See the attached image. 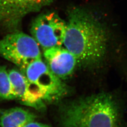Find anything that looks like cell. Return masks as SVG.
<instances>
[{
	"instance_id": "cell-10",
	"label": "cell",
	"mask_w": 127,
	"mask_h": 127,
	"mask_svg": "<svg viewBox=\"0 0 127 127\" xmlns=\"http://www.w3.org/2000/svg\"><path fill=\"white\" fill-rule=\"evenodd\" d=\"M0 98L3 100L16 99L8 71L4 66H0Z\"/></svg>"
},
{
	"instance_id": "cell-11",
	"label": "cell",
	"mask_w": 127,
	"mask_h": 127,
	"mask_svg": "<svg viewBox=\"0 0 127 127\" xmlns=\"http://www.w3.org/2000/svg\"><path fill=\"white\" fill-rule=\"evenodd\" d=\"M23 127H52L50 125L44 124L42 123L36 122L35 121L32 122L31 123H29L28 124L25 125Z\"/></svg>"
},
{
	"instance_id": "cell-2",
	"label": "cell",
	"mask_w": 127,
	"mask_h": 127,
	"mask_svg": "<svg viewBox=\"0 0 127 127\" xmlns=\"http://www.w3.org/2000/svg\"><path fill=\"white\" fill-rule=\"evenodd\" d=\"M123 118L120 101L106 92L73 100L60 112L63 127H125Z\"/></svg>"
},
{
	"instance_id": "cell-9",
	"label": "cell",
	"mask_w": 127,
	"mask_h": 127,
	"mask_svg": "<svg viewBox=\"0 0 127 127\" xmlns=\"http://www.w3.org/2000/svg\"><path fill=\"white\" fill-rule=\"evenodd\" d=\"M36 118L35 114L21 107L0 110V126L23 127Z\"/></svg>"
},
{
	"instance_id": "cell-3",
	"label": "cell",
	"mask_w": 127,
	"mask_h": 127,
	"mask_svg": "<svg viewBox=\"0 0 127 127\" xmlns=\"http://www.w3.org/2000/svg\"><path fill=\"white\" fill-rule=\"evenodd\" d=\"M21 72L26 77L31 94L43 106L44 102L58 99L66 93L65 85L41 59Z\"/></svg>"
},
{
	"instance_id": "cell-5",
	"label": "cell",
	"mask_w": 127,
	"mask_h": 127,
	"mask_svg": "<svg viewBox=\"0 0 127 127\" xmlns=\"http://www.w3.org/2000/svg\"><path fill=\"white\" fill-rule=\"evenodd\" d=\"M66 30V22L55 12L39 14L32 21V37L40 47L45 50L62 46Z\"/></svg>"
},
{
	"instance_id": "cell-7",
	"label": "cell",
	"mask_w": 127,
	"mask_h": 127,
	"mask_svg": "<svg viewBox=\"0 0 127 127\" xmlns=\"http://www.w3.org/2000/svg\"><path fill=\"white\" fill-rule=\"evenodd\" d=\"M43 56L51 72L59 79L65 78L72 74L77 65L74 55L62 46L44 50Z\"/></svg>"
},
{
	"instance_id": "cell-6",
	"label": "cell",
	"mask_w": 127,
	"mask_h": 127,
	"mask_svg": "<svg viewBox=\"0 0 127 127\" xmlns=\"http://www.w3.org/2000/svg\"><path fill=\"white\" fill-rule=\"evenodd\" d=\"M55 0H0V29L18 31L24 18L52 3Z\"/></svg>"
},
{
	"instance_id": "cell-8",
	"label": "cell",
	"mask_w": 127,
	"mask_h": 127,
	"mask_svg": "<svg viewBox=\"0 0 127 127\" xmlns=\"http://www.w3.org/2000/svg\"><path fill=\"white\" fill-rule=\"evenodd\" d=\"M8 73L16 99L21 101L23 104L35 108L43 106L31 94L27 80L23 73L15 69L9 70Z\"/></svg>"
},
{
	"instance_id": "cell-4",
	"label": "cell",
	"mask_w": 127,
	"mask_h": 127,
	"mask_svg": "<svg viewBox=\"0 0 127 127\" xmlns=\"http://www.w3.org/2000/svg\"><path fill=\"white\" fill-rule=\"evenodd\" d=\"M0 55L25 70L32 62L41 59L40 46L32 36L16 31L0 40Z\"/></svg>"
},
{
	"instance_id": "cell-1",
	"label": "cell",
	"mask_w": 127,
	"mask_h": 127,
	"mask_svg": "<svg viewBox=\"0 0 127 127\" xmlns=\"http://www.w3.org/2000/svg\"><path fill=\"white\" fill-rule=\"evenodd\" d=\"M63 44L74 55L77 64L92 67L104 59L107 37L101 24L89 11L75 7L68 11Z\"/></svg>"
}]
</instances>
